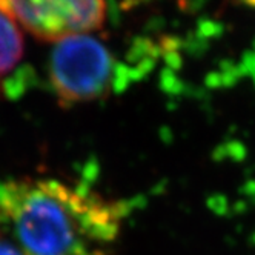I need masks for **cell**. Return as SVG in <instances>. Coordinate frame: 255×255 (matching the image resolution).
Instances as JSON below:
<instances>
[{"label":"cell","mask_w":255,"mask_h":255,"mask_svg":"<svg viewBox=\"0 0 255 255\" xmlns=\"http://www.w3.org/2000/svg\"><path fill=\"white\" fill-rule=\"evenodd\" d=\"M0 255H23L19 245L15 243L2 212H0Z\"/></svg>","instance_id":"obj_5"},{"label":"cell","mask_w":255,"mask_h":255,"mask_svg":"<svg viewBox=\"0 0 255 255\" xmlns=\"http://www.w3.org/2000/svg\"><path fill=\"white\" fill-rule=\"evenodd\" d=\"M242 72L245 76H248L251 79V82L255 85V43L252 45V48L245 54V57L240 63Z\"/></svg>","instance_id":"obj_6"},{"label":"cell","mask_w":255,"mask_h":255,"mask_svg":"<svg viewBox=\"0 0 255 255\" xmlns=\"http://www.w3.org/2000/svg\"><path fill=\"white\" fill-rule=\"evenodd\" d=\"M54 94L65 108L120 93L137 74L88 34L57 42L49 63Z\"/></svg>","instance_id":"obj_2"},{"label":"cell","mask_w":255,"mask_h":255,"mask_svg":"<svg viewBox=\"0 0 255 255\" xmlns=\"http://www.w3.org/2000/svg\"><path fill=\"white\" fill-rule=\"evenodd\" d=\"M17 25L40 40L88 34L105 20V0H0Z\"/></svg>","instance_id":"obj_3"},{"label":"cell","mask_w":255,"mask_h":255,"mask_svg":"<svg viewBox=\"0 0 255 255\" xmlns=\"http://www.w3.org/2000/svg\"><path fill=\"white\" fill-rule=\"evenodd\" d=\"M242 2H245V3H248V5L255 6V0H242Z\"/></svg>","instance_id":"obj_7"},{"label":"cell","mask_w":255,"mask_h":255,"mask_svg":"<svg viewBox=\"0 0 255 255\" xmlns=\"http://www.w3.org/2000/svg\"><path fill=\"white\" fill-rule=\"evenodd\" d=\"M23 54L20 26L3 8H0V94L9 93L15 96L17 91H20L14 85V74L22 65Z\"/></svg>","instance_id":"obj_4"},{"label":"cell","mask_w":255,"mask_h":255,"mask_svg":"<svg viewBox=\"0 0 255 255\" xmlns=\"http://www.w3.org/2000/svg\"><path fill=\"white\" fill-rule=\"evenodd\" d=\"M0 212L23 255H111L122 202L57 178L0 181Z\"/></svg>","instance_id":"obj_1"}]
</instances>
